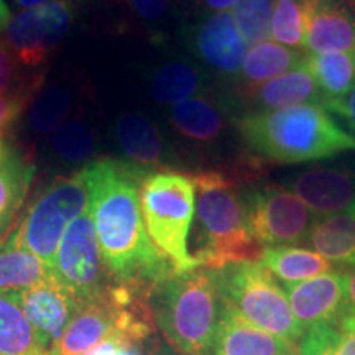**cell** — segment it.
I'll return each instance as SVG.
<instances>
[{
  "label": "cell",
  "mask_w": 355,
  "mask_h": 355,
  "mask_svg": "<svg viewBox=\"0 0 355 355\" xmlns=\"http://www.w3.org/2000/svg\"><path fill=\"white\" fill-rule=\"evenodd\" d=\"M101 254L115 285L152 290L176 270L146 232L140 186L148 171L114 158L84 165Z\"/></svg>",
  "instance_id": "6da1fadb"
},
{
  "label": "cell",
  "mask_w": 355,
  "mask_h": 355,
  "mask_svg": "<svg viewBox=\"0 0 355 355\" xmlns=\"http://www.w3.org/2000/svg\"><path fill=\"white\" fill-rule=\"evenodd\" d=\"M235 128L245 152L259 162L295 165L355 152V135L318 104L241 115Z\"/></svg>",
  "instance_id": "7a4b0ae2"
},
{
  "label": "cell",
  "mask_w": 355,
  "mask_h": 355,
  "mask_svg": "<svg viewBox=\"0 0 355 355\" xmlns=\"http://www.w3.org/2000/svg\"><path fill=\"white\" fill-rule=\"evenodd\" d=\"M198 191L196 235L191 254L198 266L217 270L239 261H260L265 247L248 227L243 193L220 171L191 176Z\"/></svg>",
  "instance_id": "3957f363"
},
{
  "label": "cell",
  "mask_w": 355,
  "mask_h": 355,
  "mask_svg": "<svg viewBox=\"0 0 355 355\" xmlns=\"http://www.w3.org/2000/svg\"><path fill=\"white\" fill-rule=\"evenodd\" d=\"M155 326L180 355H209L219 322L222 298L214 270L173 273L148 296Z\"/></svg>",
  "instance_id": "277c9868"
},
{
  "label": "cell",
  "mask_w": 355,
  "mask_h": 355,
  "mask_svg": "<svg viewBox=\"0 0 355 355\" xmlns=\"http://www.w3.org/2000/svg\"><path fill=\"white\" fill-rule=\"evenodd\" d=\"M140 204L146 232L176 273L199 268L188 243L196 211L193 178L178 171L150 173L141 181Z\"/></svg>",
  "instance_id": "5b68a950"
},
{
  "label": "cell",
  "mask_w": 355,
  "mask_h": 355,
  "mask_svg": "<svg viewBox=\"0 0 355 355\" xmlns=\"http://www.w3.org/2000/svg\"><path fill=\"white\" fill-rule=\"evenodd\" d=\"M217 290L224 303L261 331L298 344L303 337L293 316L286 293L260 261H239L214 270Z\"/></svg>",
  "instance_id": "8992f818"
},
{
  "label": "cell",
  "mask_w": 355,
  "mask_h": 355,
  "mask_svg": "<svg viewBox=\"0 0 355 355\" xmlns=\"http://www.w3.org/2000/svg\"><path fill=\"white\" fill-rule=\"evenodd\" d=\"M87 211H91V196L84 171L60 176L38 194L19 227L7 239L51 268L64 230Z\"/></svg>",
  "instance_id": "52a82bcc"
},
{
  "label": "cell",
  "mask_w": 355,
  "mask_h": 355,
  "mask_svg": "<svg viewBox=\"0 0 355 355\" xmlns=\"http://www.w3.org/2000/svg\"><path fill=\"white\" fill-rule=\"evenodd\" d=\"M51 273L81 304L101 298L115 285L102 259L91 211L74 219L64 230Z\"/></svg>",
  "instance_id": "ba28073f"
},
{
  "label": "cell",
  "mask_w": 355,
  "mask_h": 355,
  "mask_svg": "<svg viewBox=\"0 0 355 355\" xmlns=\"http://www.w3.org/2000/svg\"><path fill=\"white\" fill-rule=\"evenodd\" d=\"M247 220L265 248L293 247L308 241L314 216L301 199L282 184H268L243 193Z\"/></svg>",
  "instance_id": "9c48e42d"
},
{
  "label": "cell",
  "mask_w": 355,
  "mask_h": 355,
  "mask_svg": "<svg viewBox=\"0 0 355 355\" xmlns=\"http://www.w3.org/2000/svg\"><path fill=\"white\" fill-rule=\"evenodd\" d=\"M74 15L73 0H53L13 15L2 37L21 66L40 68L69 33Z\"/></svg>",
  "instance_id": "30bf717a"
},
{
  "label": "cell",
  "mask_w": 355,
  "mask_h": 355,
  "mask_svg": "<svg viewBox=\"0 0 355 355\" xmlns=\"http://www.w3.org/2000/svg\"><path fill=\"white\" fill-rule=\"evenodd\" d=\"M186 43L206 73L235 81L241 74L248 43L235 24L232 12H204L186 30Z\"/></svg>",
  "instance_id": "8fae6325"
},
{
  "label": "cell",
  "mask_w": 355,
  "mask_h": 355,
  "mask_svg": "<svg viewBox=\"0 0 355 355\" xmlns=\"http://www.w3.org/2000/svg\"><path fill=\"white\" fill-rule=\"evenodd\" d=\"M10 296L24 311L48 350L60 340L83 306L74 298V295L56 282L55 277L26 290L10 293Z\"/></svg>",
  "instance_id": "7c38bea8"
},
{
  "label": "cell",
  "mask_w": 355,
  "mask_h": 355,
  "mask_svg": "<svg viewBox=\"0 0 355 355\" xmlns=\"http://www.w3.org/2000/svg\"><path fill=\"white\" fill-rule=\"evenodd\" d=\"M285 186L303 201L311 214L326 217L352 209L355 171L344 166H314L296 173Z\"/></svg>",
  "instance_id": "4fadbf2b"
},
{
  "label": "cell",
  "mask_w": 355,
  "mask_h": 355,
  "mask_svg": "<svg viewBox=\"0 0 355 355\" xmlns=\"http://www.w3.org/2000/svg\"><path fill=\"white\" fill-rule=\"evenodd\" d=\"M345 277L347 273L336 270L295 285H285L291 313L303 334L313 327L337 326L344 303Z\"/></svg>",
  "instance_id": "5bb4252c"
},
{
  "label": "cell",
  "mask_w": 355,
  "mask_h": 355,
  "mask_svg": "<svg viewBox=\"0 0 355 355\" xmlns=\"http://www.w3.org/2000/svg\"><path fill=\"white\" fill-rule=\"evenodd\" d=\"M112 130L123 162L148 173L171 171L176 153H173L159 127L148 117L125 112L115 119Z\"/></svg>",
  "instance_id": "9a60e30c"
},
{
  "label": "cell",
  "mask_w": 355,
  "mask_h": 355,
  "mask_svg": "<svg viewBox=\"0 0 355 355\" xmlns=\"http://www.w3.org/2000/svg\"><path fill=\"white\" fill-rule=\"evenodd\" d=\"M237 99H241L245 105V112L242 115L270 112L293 105H322L324 102L318 83L306 69L304 61L298 68L288 71L282 76L270 79L247 91H239Z\"/></svg>",
  "instance_id": "2e32d148"
},
{
  "label": "cell",
  "mask_w": 355,
  "mask_h": 355,
  "mask_svg": "<svg viewBox=\"0 0 355 355\" xmlns=\"http://www.w3.org/2000/svg\"><path fill=\"white\" fill-rule=\"evenodd\" d=\"M295 344L261 331L222 301L209 355H290Z\"/></svg>",
  "instance_id": "e0dca14e"
},
{
  "label": "cell",
  "mask_w": 355,
  "mask_h": 355,
  "mask_svg": "<svg viewBox=\"0 0 355 355\" xmlns=\"http://www.w3.org/2000/svg\"><path fill=\"white\" fill-rule=\"evenodd\" d=\"M173 130L188 144L199 148H211L224 140L229 128L230 114L222 102L211 101L206 96L191 97L171 105L166 112Z\"/></svg>",
  "instance_id": "ac0fdd59"
},
{
  "label": "cell",
  "mask_w": 355,
  "mask_h": 355,
  "mask_svg": "<svg viewBox=\"0 0 355 355\" xmlns=\"http://www.w3.org/2000/svg\"><path fill=\"white\" fill-rule=\"evenodd\" d=\"M304 50L308 53L355 51V10L343 0H318L309 13Z\"/></svg>",
  "instance_id": "d6986e66"
},
{
  "label": "cell",
  "mask_w": 355,
  "mask_h": 355,
  "mask_svg": "<svg viewBox=\"0 0 355 355\" xmlns=\"http://www.w3.org/2000/svg\"><path fill=\"white\" fill-rule=\"evenodd\" d=\"M37 166L17 145L0 139V237L24 206Z\"/></svg>",
  "instance_id": "ffe728a7"
},
{
  "label": "cell",
  "mask_w": 355,
  "mask_h": 355,
  "mask_svg": "<svg viewBox=\"0 0 355 355\" xmlns=\"http://www.w3.org/2000/svg\"><path fill=\"white\" fill-rule=\"evenodd\" d=\"M306 55L308 53H304V50L286 46L275 40H265L254 44L247 51L241 74L235 79L237 92L247 91L298 68L303 64Z\"/></svg>",
  "instance_id": "44dd1931"
},
{
  "label": "cell",
  "mask_w": 355,
  "mask_h": 355,
  "mask_svg": "<svg viewBox=\"0 0 355 355\" xmlns=\"http://www.w3.org/2000/svg\"><path fill=\"white\" fill-rule=\"evenodd\" d=\"M308 242L336 268H355V214L347 211L319 217L311 225Z\"/></svg>",
  "instance_id": "7402d4cb"
},
{
  "label": "cell",
  "mask_w": 355,
  "mask_h": 355,
  "mask_svg": "<svg viewBox=\"0 0 355 355\" xmlns=\"http://www.w3.org/2000/svg\"><path fill=\"white\" fill-rule=\"evenodd\" d=\"M207 73L188 60H171L159 64L150 76V92L158 104L176 105L191 97L204 96Z\"/></svg>",
  "instance_id": "603a6c76"
},
{
  "label": "cell",
  "mask_w": 355,
  "mask_h": 355,
  "mask_svg": "<svg viewBox=\"0 0 355 355\" xmlns=\"http://www.w3.org/2000/svg\"><path fill=\"white\" fill-rule=\"evenodd\" d=\"M260 263L283 285H295L319 275L336 272V266L314 250L304 247H272L265 248Z\"/></svg>",
  "instance_id": "cb8c5ba5"
},
{
  "label": "cell",
  "mask_w": 355,
  "mask_h": 355,
  "mask_svg": "<svg viewBox=\"0 0 355 355\" xmlns=\"http://www.w3.org/2000/svg\"><path fill=\"white\" fill-rule=\"evenodd\" d=\"M304 66L318 83L324 102L344 97L355 86V51L308 53Z\"/></svg>",
  "instance_id": "d4e9b609"
},
{
  "label": "cell",
  "mask_w": 355,
  "mask_h": 355,
  "mask_svg": "<svg viewBox=\"0 0 355 355\" xmlns=\"http://www.w3.org/2000/svg\"><path fill=\"white\" fill-rule=\"evenodd\" d=\"M42 337L10 295L0 293V355L48 354Z\"/></svg>",
  "instance_id": "484cf974"
},
{
  "label": "cell",
  "mask_w": 355,
  "mask_h": 355,
  "mask_svg": "<svg viewBox=\"0 0 355 355\" xmlns=\"http://www.w3.org/2000/svg\"><path fill=\"white\" fill-rule=\"evenodd\" d=\"M51 268L8 239L0 245V293H17L51 278Z\"/></svg>",
  "instance_id": "4316f807"
},
{
  "label": "cell",
  "mask_w": 355,
  "mask_h": 355,
  "mask_svg": "<svg viewBox=\"0 0 355 355\" xmlns=\"http://www.w3.org/2000/svg\"><path fill=\"white\" fill-rule=\"evenodd\" d=\"M96 148L97 140L92 128L78 119L61 123L51 133L50 150L53 158L64 165H87L94 157Z\"/></svg>",
  "instance_id": "83f0119b"
},
{
  "label": "cell",
  "mask_w": 355,
  "mask_h": 355,
  "mask_svg": "<svg viewBox=\"0 0 355 355\" xmlns=\"http://www.w3.org/2000/svg\"><path fill=\"white\" fill-rule=\"evenodd\" d=\"M318 0H275L270 40L304 50L306 28Z\"/></svg>",
  "instance_id": "f1b7e54d"
},
{
  "label": "cell",
  "mask_w": 355,
  "mask_h": 355,
  "mask_svg": "<svg viewBox=\"0 0 355 355\" xmlns=\"http://www.w3.org/2000/svg\"><path fill=\"white\" fill-rule=\"evenodd\" d=\"M73 107V96L61 86L46 87L40 92L28 112V127L35 133H53L64 123Z\"/></svg>",
  "instance_id": "f546056e"
},
{
  "label": "cell",
  "mask_w": 355,
  "mask_h": 355,
  "mask_svg": "<svg viewBox=\"0 0 355 355\" xmlns=\"http://www.w3.org/2000/svg\"><path fill=\"white\" fill-rule=\"evenodd\" d=\"M273 3L275 0H241L230 10L248 46L270 40Z\"/></svg>",
  "instance_id": "4dcf8cb0"
},
{
  "label": "cell",
  "mask_w": 355,
  "mask_h": 355,
  "mask_svg": "<svg viewBox=\"0 0 355 355\" xmlns=\"http://www.w3.org/2000/svg\"><path fill=\"white\" fill-rule=\"evenodd\" d=\"M21 86L20 63L3 37H0V96L28 94Z\"/></svg>",
  "instance_id": "1f68e13d"
},
{
  "label": "cell",
  "mask_w": 355,
  "mask_h": 355,
  "mask_svg": "<svg viewBox=\"0 0 355 355\" xmlns=\"http://www.w3.org/2000/svg\"><path fill=\"white\" fill-rule=\"evenodd\" d=\"M340 331L337 326H319L306 331L300 340L301 355H334Z\"/></svg>",
  "instance_id": "d6a6232c"
},
{
  "label": "cell",
  "mask_w": 355,
  "mask_h": 355,
  "mask_svg": "<svg viewBox=\"0 0 355 355\" xmlns=\"http://www.w3.org/2000/svg\"><path fill=\"white\" fill-rule=\"evenodd\" d=\"M133 13L145 24L157 25L170 15V0H128Z\"/></svg>",
  "instance_id": "836d02e7"
},
{
  "label": "cell",
  "mask_w": 355,
  "mask_h": 355,
  "mask_svg": "<svg viewBox=\"0 0 355 355\" xmlns=\"http://www.w3.org/2000/svg\"><path fill=\"white\" fill-rule=\"evenodd\" d=\"M26 97L28 94L0 96V139L13 123L19 121L26 105Z\"/></svg>",
  "instance_id": "e575fe53"
},
{
  "label": "cell",
  "mask_w": 355,
  "mask_h": 355,
  "mask_svg": "<svg viewBox=\"0 0 355 355\" xmlns=\"http://www.w3.org/2000/svg\"><path fill=\"white\" fill-rule=\"evenodd\" d=\"M322 107L339 117L349 127V130L355 133V86L344 97L324 102Z\"/></svg>",
  "instance_id": "d590c367"
},
{
  "label": "cell",
  "mask_w": 355,
  "mask_h": 355,
  "mask_svg": "<svg viewBox=\"0 0 355 355\" xmlns=\"http://www.w3.org/2000/svg\"><path fill=\"white\" fill-rule=\"evenodd\" d=\"M352 322H355V268L350 273H347V277H345L344 303H343V309H340L337 327L340 329V327L349 326V324Z\"/></svg>",
  "instance_id": "8d00e7d4"
},
{
  "label": "cell",
  "mask_w": 355,
  "mask_h": 355,
  "mask_svg": "<svg viewBox=\"0 0 355 355\" xmlns=\"http://www.w3.org/2000/svg\"><path fill=\"white\" fill-rule=\"evenodd\" d=\"M130 344H133L132 340L125 339V337L112 336V337H109V339L102 340L101 344H97L94 349H91L84 355H123L127 345H130Z\"/></svg>",
  "instance_id": "74e56055"
},
{
  "label": "cell",
  "mask_w": 355,
  "mask_h": 355,
  "mask_svg": "<svg viewBox=\"0 0 355 355\" xmlns=\"http://www.w3.org/2000/svg\"><path fill=\"white\" fill-rule=\"evenodd\" d=\"M334 355H355V322L340 327Z\"/></svg>",
  "instance_id": "f35d334b"
},
{
  "label": "cell",
  "mask_w": 355,
  "mask_h": 355,
  "mask_svg": "<svg viewBox=\"0 0 355 355\" xmlns=\"http://www.w3.org/2000/svg\"><path fill=\"white\" fill-rule=\"evenodd\" d=\"M241 0H201L204 12H227L232 10Z\"/></svg>",
  "instance_id": "ab89813d"
},
{
  "label": "cell",
  "mask_w": 355,
  "mask_h": 355,
  "mask_svg": "<svg viewBox=\"0 0 355 355\" xmlns=\"http://www.w3.org/2000/svg\"><path fill=\"white\" fill-rule=\"evenodd\" d=\"M50 2H53V0H12V6L19 12H24V10H28V8L44 6V3H50Z\"/></svg>",
  "instance_id": "60d3db41"
},
{
  "label": "cell",
  "mask_w": 355,
  "mask_h": 355,
  "mask_svg": "<svg viewBox=\"0 0 355 355\" xmlns=\"http://www.w3.org/2000/svg\"><path fill=\"white\" fill-rule=\"evenodd\" d=\"M12 20V10L10 6L7 3V0H0V32L7 28L8 24Z\"/></svg>",
  "instance_id": "b9f144b4"
},
{
  "label": "cell",
  "mask_w": 355,
  "mask_h": 355,
  "mask_svg": "<svg viewBox=\"0 0 355 355\" xmlns=\"http://www.w3.org/2000/svg\"><path fill=\"white\" fill-rule=\"evenodd\" d=\"M150 355H180V354H178L173 347H170V345H166L165 343H162V340H158V343H155L153 347L150 349Z\"/></svg>",
  "instance_id": "7bdbcfd3"
},
{
  "label": "cell",
  "mask_w": 355,
  "mask_h": 355,
  "mask_svg": "<svg viewBox=\"0 0 355 355\" xmlns=\"http://www.w3.org/2000/svg\"><path fill=\"white\" fill-rule=\"evenodd\" d=\"M123 355H144V354H141V344L133 343L130 345H127V349H125V352H123Z\"/></svg>",
  "instance_id": "ee69618b"
},
{
  "label": "cell",
  "mask_w": 355,
  "mask_h": 355,
  "mask_svg": "<svg viewBox=\"0 0 355 355\" xmlns=\"http://www.w3.org/2000/svg\"><path fill=\"white\" fill-rule=\"evenodd\" d=\"M290 355H301V354H300V349H298V347H296V345H295V347H293V349H291V352H290Z\"/></svg>",
  "instance_id": "f6af8a7d"
},
{
  "label": "cell",
  "mask_w": 355,
  "mask_h": 355,
  "mask_svg": "<svg viewBox=\"0 0 355 355\" xmlns=\"http://www.w3.org/2000/svg\"><path fill=\"white\" fill-rule=\"evenodd\" d=\"M350 211H352V212H354V214H355V202H354V206H352V209H350Z\"/></svg>",
  "instance_id": "bcb514c9"
},
{
  "label": "cell",
  "mask_w": 355,
  "mask_h": 355,
  "mask_svg": "<svg viewBox=\"0 0 355 355\" xmlns=\"http://www.w3.org/2000/svg\"><path fill=\"white\" fill-rule=\"evenodd\" d=\"M44 355H51V354H50V352H48V354H44Z\"/></svg>",
  "instance_id": "7dc6e473"
}]
</instances>
